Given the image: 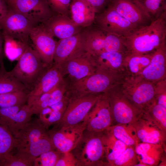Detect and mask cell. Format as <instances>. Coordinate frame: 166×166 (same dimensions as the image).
I'll return each instance as SVG.
<instances>
[{
  "label": "cell",
  "instance_id": "cell-1",
  "mask_svg": "<svg viewBox=\"0 0 166 166\" xmlns=\"http://www.w3.org/2000/svg\"><path fill=\"white\" fill-rule=\"evenodd\" d=\"M121 38L128 52L147 54L153 52L166 42V11L149 24Z\"/></svg>",
  "mask_w": 166,
  "mask_h": 166
},
{
  "label": "cell",
  "instance_id": "cell-2",
  "mask_svg": "<svg viewBox=\"0 0 166 166\" xmlns=\"http://www.w3.org/2000/svg\"><path fill=\"white\" fill-rule=\"evenodd\" d=\"M125 75L97 68L93 74L66 86L65 94L69 97L105 93L121 83Z\"/></svg>",
  "mask_w": 166,
  "mask_h": 166
},
{
  "label": "cell",
  "instance_id": "cell-3",
  "mask_svg": "<svg viewBox=\"0 0 166 166\" xmlns=\"http://www.w3.org/2000/svg\"><path fill=\"white\" fill-rule=\"evenodd\" d=\"M103 132L86 130L84 132L79 141L71 151L81 166H107Z\"/></svg>",
  "mask_w": 166,
  "mask_h": 166
},
{
  "label": "cell",
  "instance_id": "cell-4",
  "mask_svg": "<svg viewBox=\"0 0 166 166\" xmlns=\"http://www.w3.org/2000/svg\"><path fill=\"white\" fill-rule=\"evenodd\" d=\"M120 86L122 91L129 100L143 112L155 101V83L141 75H126Z\"/></svg>",
  "mask_w": 166,
  "mask_h": 166
},
{
  "label": "cell",
  "instance_id": "cell-5",
  "mask_svg": "<svg viewBox=\"0 0 166 166\" xmlns=\"http://www.w3.org/2000/svg\"><path fill=\"white\" fill-rule=\"evenodd\" d=\"M49 67L43 62L36 51L29 45L10 72L28 89H33Z\"/></svg>",
  "mask_w": 166,
  "mask_h": 166
},
{
  "label": "cell",
  "instance_id": "cell-6",
  "mask_svg": "<svg viewBox=\"0 0 166 166\" xmlns=\"http://www.w3.org/2000/svg\"><path fill=\"white\" fill-rule=\"evenodd\" d=\"M120 84L105 93L109 103L112 124L113 123V125L132 124L143 112L134 106L124 95Z\"/></svg>",
  "mask_w": 166,
  "mask_h": 166
},
{
  "label": "cell",
  "instance_id": "cell-7",
  "mask_svg": "<svg viewBox=\"0 0 166 166\" xmlns=\"http://www.w3.org/2000/svg\"><path fill=\"white\" fill-rule=\"evenodd\" d=\"M92 25L85 28L86 47L91 54L113 51L126 52L121 37L104 31L95 25L93 27Z\"/></svg>",
  "mask_w": 166,
  "mask_h": 166
},
{
  "label": "cell",
  "instance_id": "cell-8",
  "mask_svg": "<svg viewBox=\"0 0 166 166\" xmlns=\"http://www.w3.org/2000/svg\"><path fill=\"white\" fill-rule=\"evenodd\" d=\"M101 94L69 97V102L62 117L57 124L59 128L73 126L83 121Z\"/></svg>",
  "mask_w": 166,
  "mask_h": 166
},
{
  "label": "cell",
  "instance_id": "cell-9",
  "mask_svg": "<svg viewBox=\"0 0 166 166\" xmlns=\"http://www.w3.org/2000/svg\"><path fill=\"white\" fill-rule=\"evenodd\" d=\"M93 23L99 29L121 38L128 36L138 27L119 14L109 4L103 11L96 14Z\"/></svg>",
  "mask_w": 166,
  "mask_h": 166
},
{
  "label": "cell",
  "instance_id": "cell-10",
  "mask_svg": "<svg viewBox=\"0 0 166 166\" xmlns=\"http://www.w3.org/2000/svg\"><path fill=\"white\" fill-rule=\"evenodd\" d=\"M58 66L66 86L93 74L97 69L93 56L88 51Z\"/></svg>",
  "mask_w": 166,
  "mask_h": 166
},
{
  "label": "cell",
  "instance_id": "cell-11",
  "mask_svg": "<svg viewBox=\"0 0 166 166\" xmlns=\"http://www.w3.org/2000/svg\"><path fill=\"white\" fill-rule=\"evenodd\" d=\"M8 9L38 24L53 15L46 0H6Z\"/></svg>",
  "mask_w": 166,
  "mask_h": 166
},
{
  "label": "cell",
  "instance_id": "cell-12",
  "mask_svg": "<svg viewBox=\"0 0 166 166\" xmlns=\"http://www.w3.org/2000/svg\"><path fill=\"white\" fill-rule=\"evenodd\" d=\"M86 126L85 118L76 125L61 127L49 130L48 133L55 149L63 153L70 152L74 148L86 129Z\"/></svg>",
  "mask_w": 166,
  "mask_h": 166
},
{
  "label": "cell",
  "instance_id": "cell-13",
  "mask_svg": "<svg viewBox=\"0 0 166 166\" xmlns=\"http://www.w3.org/2000/svg\"><path fill=\"white\" fill-rule=\"evenodd\" d=\"M38 24L8 9L6 15L0 23V28L2 33L29 44L30 32Z\"/></svg>",
  "mask_w": 166,
  "mask_h": 166
},
{
  "label": "cell",
  "instance_id": "cell-14",
  "mask_svg": "<svg viewBox=\"0 0 166 166\" xmlns=\"http://www.w3.org/2000/svg\"><path fill=\"white\" fill-rule=\"evenodd\" d=\"M86 29L69 37L57 42L53 57V64L59 66L65 61L87 51Z\"/></svg>",
  "mask_w": 166,
  "mask_h": 166
},
{
  "label": "cell",
  "instance_id": "cell-15",
  "mask_svg": "<svg viewBox=\"0 0 166 166\" xmlns=\"http://www.w3.org/2000/svg\"><path fill=\"white\" fill-rule=\"evenodd\" d=\"M30 38L33 48L36 51L44 64L47 67L53 64V57L57 44L52 36L41 23L35 26L31 30Z\"/></svg>",
  "mask_w": 166,
  "mask_h": 166
},
{
  "label": "cell",
  "instance_id": "cell-16",
  "mask_svg": "<svg viewBox=\"0 0 166 166\" xmlns=\"http://www.w3.org/2000/svg\"><path fill=\"white\" fill-rule=\"evenodd\" d=\"M85 119L86 130L89 132H103L112 125V117L105 93L101 94Z\"/></svg>",
  "mask_w": 166,
  "mask_h": 166
},
{
  "label": "cell",
  "instance_id": "cell-17",
  "mask_svg": "<svg viewBox=\"0 0 166 166\" xmlns=\"http://www.w3.org/2000/svg\"><path fill=\"white\" fill-rule=\"evenodd\" d=\"M33 114L31 107L27 104L0 108V124L14 137L30 120Z\"/></svg>",
  "mask_w": 166,
  "mask_h": 166
},
{
  "label": "cell",
  "instance_id": "cell-18",
  "mask_svg": "<svg viewBox=\"0 0 166 166\" xmlns=\"http://www.w3.org/2000/svg\"><path fill=\"white\" fill-rule=\"evenodd\" d=\"M109 4L121 15L138 27L147 25L152 21L136 0H110Z\"/></svg>",
  "mask_w": 166,
  "mask_h": 166
},
{
  "label": "cell",
  "instance_id": "cell-19",
  "mask_svg": "<svg viewBox=\"0 0 166 166\" xmlns=\"http://www.w3.org/2000/svg\"><path fill=\"white\" fill-rule=\"evenodd\" d=\"M63 81L59 66L53 64L45 70L29 92L27 104L31 106L42 95L50 91Z\"/></svg>",
  "mask_w": 166,
  "mask_h": 166
},
{
  "label": "cell",
  "instance_id": "cell-20",
  "mask_svg": "<svg viewBox=\"0 0 166 166\" xmlns=\"http://www.w3.org/2000/svg\"><path fill=\"white\" fill-rule=\"evenodd\" d=\"M41 23L52 36L60 40L78 34L84 28L76 25L69 17L59 14H54Z\"/></svg>",
  "mask_w": 166,
  "mask_h": 166
},
{
  "label": "cell",
  "instance_id": "cell-21",
  "mask_svg": "<svg viewBox=\"0 0 166 166\" xmlns=\"http://www.w3.org/2000/svg\"><path fill=\"white\" fill-rule=\"evenodd\" d=\"M132 124L140 142L165 143L166 133L156 126L143 112Z\"/></svg>",
  "mask_w": 166,
  "mask_h": 166
},
{
  "label": "cell",
  "instance_id": "cell-22",
  "mask_svg": "<svg viewBox=\"0 0 166 166\" xmlns=\"http://www.w3.org/2000/svg\"><path fill=\"white\" fill-rule=\"evenodd\" d=\"M47 130L38 119L28 122L14 136L17 152L34 144L48 134Z\"/></svg>",
  "mask_w": 166,
  "mask_h": 166
},
{
  "label": "cell",
  "instance_id": "cell-23",
  "mask_svg": "<svg viewBox=\"0 0 166 166\" xmlns=\"http://www.w3.org/2000/svg\"><path fill=\"white\" fill-rule=\"evenodd\" d=\"M141 75L155 83L166 79V42L152 52L150 62Z\"/></svg>",
  "mask_w": 166,
  "mask_h": 166
},
{
  "label": "cell",
  "instance_id": "cell-24",
  "mask_svg": "<svg viewBox=\"0 0 166 166\" xmlns=\"http://www.w3.org/2000/svg\"><path fill=\"white\" fill-rule=\"evenodd\" d=\"M135 150L139 162L147 166H158L162 158L166 156L165 143L140 142L136 145Z\"/></svg>",
  "mask_w": 166,
  "mask_h": 166
},
{
  "label": "cell",
  "instance_id": "cell-25",
  "mask_svg": "<svg viewBox=\"0 0 166 166\" xmlns=\"http://www.w3.org/2000/svg\"><path fill=\"white\" fill-rule=\"evenodd\" d=\"M69 13L72 21L83 28L93 24L96 14L93 6L85 0H72L69 6Z\"/></svg>",
  "mask_w": 166,
  "mask_h": 166
},
{
  "label": "cell",
  "instance_id": "cell-26",
  "mask_svg": "<svg viewBox=\"0 0 166 166\" xmlns=\"http://www.w3.org/2000/svg\"><path fill=\"white\" fill-rule=\"evenodd\" d=\"M126 52L113 51L91 55L97 68L126 74L124 69V60Z\"/></svg>",
  "mask_w": 166,
  "mask_h": 166
},
{
  "label": "cell",
  "instance_id": "cell-27",
  "mask_svg": "<svg viewBox=\"0 0 166 166\" xmlns=\"http://www.w3.org/2000/svg\"><path fill=\"white\" fill-rule=\"evenodd\" d=\"M152 53L139 54L126 52L124 60V69L126 75H141L150 63Z\"/></svg>",
  "mask_w": 166,
  "mask_h": 166
},
{
  "label": "cell",
  "instance_id": "cell-28",
  "mask_svg": "<svg viewBox=\"0 0 166 166\" xmlns=\"http://www.w3.org/2000/svg\"><path fill=\"white\" fill-rule=\"evenodd\" d=\"M105 157L107 166L111 164L125 150L127 146L107 130L103 132Z\"/></svg>",
  "mask_w": 166,
  "mask_h": 166
},
{
  "label": "cell",
  "instance_id": "cell-29",
  "mask_svg": "<svg viewBox=\"0 0 166 166\" xmlns=\"http://www.w3.org/2000/svg\"><path fill=\"white\" fill-rule=\"evenodd\" d=\"M106 130L127 146L135 147L140 142L132 124L113 125Z\"/></svg>",
  "mask_w": 166,
  "mask_h": 166
},
{
  "label": "cell",
  "instance_id": "cell-30",
  "mask_svg": "<svg viewBox=\"0 0 166 166\" xmlns=\"http://www.w3.org/2000/svg\"><path fill=\"white\" fill-rule=\"evenodd\" d=\"M28 90L12 74L6 70L4 64L0 65V94Z\"/></svg>",
  "mask_w": 166,
  "mask_h": 166
},
{
  "label": "cell",
  "instance_id": "cell-31",
  "mask_svg": "<svg viewBox=\"0 0 166 166\" xmlns=\"http://www.w3.org/2000/svg\"><path fill=\"white\" fill-rule=\"evenodd\" d=\"M5 56L11 61L18 60L30 45L9 35L2 33Z\"/></svg>",
  "mask_w": 166,
  "mask_h": 166
},
{
  "label": "cell",
  "instance_id": "cell-32",
  "mask_svg": "<svg viewBox=\"0 0 166 166\" xmlns=\"http://www.w3.org/2000/svg\"><path fill=\"white\" fill-rule=\"evenodd\" d=\"M143 113L160 129L166 133V108L154 102Z\"/></svg>",
  "mask_w": 166,
  "mask_h": 166
},
{
  "label": "cell",
  "instance_id": "cell-33",
  "mask_svg": "<svg viewBox=\"0 0 166 166\" xmlns=\"http://www.w3.org/2000/svg\"><path fill=\"white\" fill-rule=\"evenodd\" d=\"M28 90L0 94V108L22 105L27 102Z\"/></svg>",
  "mask_w": 166,
  "mask_h": 166
},
{
  "label": "cell",
  "instance_id": "cell-34",
  "mask_svg": "<svg viewBox=\"0 0 166 166\" xmlns=\"http://www.w3.org/2000/svg\"><path fill=\"white\" fill-rule=\"evenodd\" d=\"M149 15L152 20L166 11V0H136Z\"/></svg>",
  "mask_w": 166,
  "mask_h": 166
},
{
  "label": "cell",
  "instance_id": "cell-35",
  "mask_svg": "<svg viewBox=\"0 0 166 166\" xmlns=\"http://www.w3.org/2000/svg\"><path fill=\"white\" fill-rule=\"evenodd\" d=\"M139 162L135 147L127 146L124 151L110 166H135Z\"/></svg>",
  "mask_w": 166,
  "mask_h": 166
},
{
  "label": "cell",
  "instance_id": "cell-36",
  "mask_svg": "<svg viewBox=\"0 0 166 166\" xmlns=\"http://www.w3.org/2000/svg\"><path fill=\"white\" fill-rule=\"evenodd\" d=\"M15 148L14 136L7 129L0 124V157L11 153Z\"/></svg>",
  "mask_w": 166,
  "mask_h": 166
},
{
  "label": "cell",
  "instance_id": "cell-37",
  "mask_svg": "<svg viewBox=\"0 0 166 166\" xmlns=\"http://www.w3.org/2000/svg\"><path fill=\"white\" fill-rule=\"evenodd\" d=\"M65 109L49 111L44 108L39 114L38 119L44 127L47 129L50 125L57 124L60 121Z\"/></svg>",
  "mask_w": 166,
  "mask_h": 166
},
{
  "label": "cell",
  "instance_id": "cell-38",
  "mask_svg": "<svg viewBox=\"0 0 166 166\" xmlns=\"http://www.w3.org/2000/svg\"><path fill=\"white\" fill-rule=\"evenodd\" d=\"M62 153L56 149L44 152L36 158L34 166H55Z\"/></svg>",
  "mask_w": 166,
  "mask_h": 166
},
{
  "label": "cell",
  "instance_id": "cell-39",
  "mask_svg": "<svg viewBox=\"0 0 166 166\" xmlns=\"http://www.w3.org/2000/svg\"><path fill=\"white\" fill-rule=\"evenodd\" d=\"M34 162L17 153H11L0 157V166H31Z\"/></svg>",
  "mask_w": 166,
  "mask_h": 166
},
{
  "label": "cell",
  "instance_id": "cell-40",
  "mask_svg": "<svg viewBox=\"0 0 166 166\" xmlns=\"http://www.w3.org/2000/svg\"><path fill=\"white\" fill-rule=\"evenodd\" d=\"M54 14H64L69 17V6L72 0H46Z\"/></svg>",
  "mask_w": 166,
  "mask_h": 166
},
{
  "label": "cell",
  "instance_id": "cell-41",
  "mask_svg": "<svg viewBox=\"0 0 166 166\" xmlns=\"http://www.w3.org/2000/svg\"><path fill=\"white\" fill-rule=\"evenodd\" d=\"M155 102L166 108V79L155 83Z\"/></svg>",
  "mask_w": 166,
  "mask_h": 166
},
{
  "label": "cell",
  "instance_id": "cell-42",
  "mask_svg": "<svg viewBox=\"0 0 166 166\" xmlns=\"http://www.w3.org/2000/svg\"><path fill=\"white\" fill-rule=\"evenodd\" d=\"M55 166H81L79 162L70 151L62 153Z\"/></svg>",
  "mask_w": 166,
  "mask_h": 166
},
{
  "label": "cell",
  "instance_id": "cell-43",
  "mask_svg": "<svg viewBox=\"0 0 166 166\" xmlns=\"http://www.w3.org/2000/svg\"><path fill=\"white\" fill-rule=\"evenodd\" d=\"M94 8L96 14L101 13L108 6L110 0H85Z\"/></svg>",
  "mask_w": 166,
  "mask_h": 166
},
{
  "label": "cell",
  "instance_id": "cell-44",
  "mask_svg": "<svg viewBox=\"0 0 166 166\" xmlns=\"http://www.w3.org/2000/svg\"><path fill=\"white\" fill-rule=\"evenodd\" d=\"M8 11V7L6 0H0V23Z\"/></svg>",
  "mask_w": 166,
  "mask_h": 166
},
{
  "label": "cell",
  "instance_id": "cell-45",
  "mask_svg": "<svg viewBox=\"0 0 166 166\" xmlns=\"http://www.w3.org/2000/svg\"><path fill=\"white\" fill-rule=\"evenodd\" d=\"M3 45V35L1 29L0 28V65L4 64L3 59L5 55L4 51Z\"/></svg>",
  "mask_w": 166,
  "mask_h": 166
},
{
  "label": "cell",
  "instance_id": "cell-46",
  "mask_svg": "<svg viewBox=\"0 0 166 166\" xmlns=\"http://www.w3.org/2000/svg\"><path fill=\"white\" fill-rule=\"evenodd\" d=\"M135 166H147V165L144 164L139 162Z\"/></svg>",
  "mask_w": 166,
  "mask_h": 166
}]
</instances>
